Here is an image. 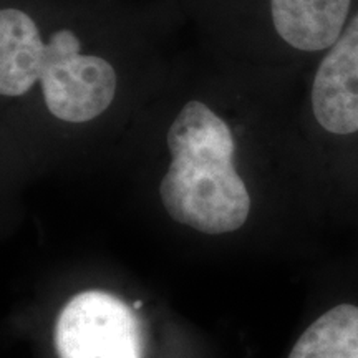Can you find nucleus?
<instances>
[{"mask_svg":"<svg viewBox=\"0 0 358 358\" xmlns=\"http://www.w3.org/2000/svg\"><path fill=\"white\" fill-rule=\"evenodd\" d=\"M185 30L173 0H0L3 133H127L173 69Z\"/></svg>","mask_w":358,"mask_h":358,"instance_id":"nucleus-1","label":"nucleus"},{"mask_svg":"<svg viewBox=\"0 0 358 358\" xmlns=\"http://www.w3.org/2000/svg\"><path fill=\"white\" fill-rule=\"evenodd\" d=\"M192 42L266 69H306L343 32L358 0H173Z\"/></svg>","mask_w":358,"mask_h":358,"instance_id":"nucleus-2","label":"nucleus"},{"mask_svg":"<svg viewBox=\"0 0 358 358\" xmlns=\"http://www.w3.org/2000/svg\"><path fill=\"white\" fill-rule=\"evenodd\" d=\"M299 103V133L334 155L340 176L358 182V7L340 37L312 62Z\"/></svg>","mask_w":358,"mask_h":358,"instance_id":"nucleus-3","label":"nucleus"},{"mask_svg":"<svg viewBox=\"0 0 358 358\" xmlns=\"http://www.w3.org/2000/svg\"><path fill=\"white\" fill-rule=\"evenodd\" d=\"M60 358H141L136 317L115 295L88 290L66 303L57 322Z\"/></svg>","mask_w":358,"mask_h":358,"instance_id":"nucleus-4","label":"nucleus"},{"mask_svg":"<svg viewBox=\"0 0 358 358\" xmlns=\"http://www.w3.org/2000/svg\"><path fill=\"white\" fill-rule=\"evenodd\" d=\"M289 358H358V301L342 299L306 327Z\"/></svg>","mask_w":358,"mask_h":358,"instance_id":"nucleus-5","label":"nucleus"}]
</instances>
